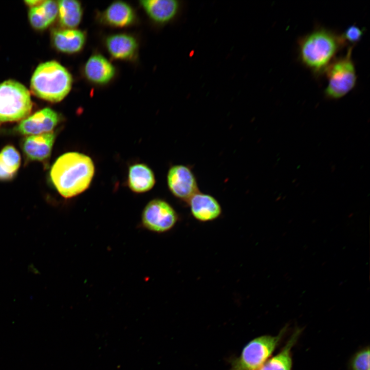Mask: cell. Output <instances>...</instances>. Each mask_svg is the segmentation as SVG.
Masks as SVG:
<instances>
[{"label":"cell","instance_id":"d4e9b609","mask_svg":"<svg viewBox=\"0 0 370 370\" xmlns=\"http://www.w3.org/2000/svg\"><path fill=\"white\" fill-rule=\"evenodd\" d=\"M44 1H40V0H33V1H25V2L30 6H32V7L36 6L38 5H40Z\"/></svg>","mask_w":370,"mask_h":370},{"label":"cell","instance_id":"5bb4252c","mask_svg":"<svg viewBox=\"0 0 370 370\" xmlns=\"http://www.w3.org/2000/svg\"><path fill=\"white\" fill-rule=\"evenodd\" d=\"M134 9L127 3L117 1L111 3L100 15L103 24L113 27L124 28L134 24L136 20Z\"/></svg>","mask_w":370,"mask_h":370},{"label":"cell","instance_id":"d6986e66","mask_svg":"<svg viewBox=\"0 0 370 370\" xmlns=\"http://www.w3.org/2000/svg\"><path fill=\"white\" fill-rule=\"evenodd\" d=\"M58 15V3L51 0L44 1L40 5L32 7L28 13L31 25L38 29L47 28Z\"/></svg>","mask_w":370,"mask_h":370},{"label":"cell","instance_id":"277c9868","mask_svg":"<svg viewBox=\"0 0 370 370\" xmlns=\"http://www.w3.org/2000/svg\"><path fill=\"white\" fill-rule=\"evenodd\" d=\"M288 329L282 328L276 336L263 335L250 341L238 357L230 360V370H256L272 355Z\"/></svg>","mask_w":370,"mask_h":370},{"label":"cell","instance_id":"9a60e30c","mask_svg":"<svg viewBox=\"0 0 370 370\" xmlns=\"http://www.w3.org/2000/svg\"><path fill=\"white\" fill-rule=\"evenodd\" d=\"M52 40L54 46L60 51L75 53L83 48L86 35L79 29L65 28L54 30L52 33Z\"/></svg>","mask_w":370,"mask_h":370},{"label":"cell","instance_id":"44dd1931","mask_svg":"<svg viewBox=\"0 0 370 370\" xmlns=\"http://www.w3.org/2000/svg\"><path fill=\"white\" fill-rule=\"evenodd\" d=\"M21 164L20 153L12 145L5 146L0 152V166L7 173L14 175Z\"/></svg>","mask_w":370,"mask_h":370},{"label":"cell","instance_id":"2e32d148","mask_svg":"<svg viewBox=\"0 0 370 370\" xmlns=\"http://www.w3.org/2000/svg\"><path fill=\"white\" fill-rule=\"evenodd\" d=\"M55 137L51 132L28 136L23 143V150L30 160H44L50 155Z\"/></svg>","mask_w":370,"mask_h":370},{"label":"cell","instance_id":"3957f363","mask_svg":"<svg viewBox=\"0 0 370 370\" xmlns=\"http://www.w3.org/2000/svg\"><path fill=\"white\" fill-rule=\"evenodd\" d=\"M72 84L70 72L59 62L50 61L36 68L31 79L30 88L38 97L58 102L69 94Z\"/></svg>","mask_w":370,"mask_h":370},{"label":"cell","instance_id":"8fae6325","mask_svg":"<svg viewBox=\"0 0 370 370\" xmlns=\"http://www.w3.org/2000/svg\"><path fill=\"white\" fill-rule=\"evenodd\" d=\"M83 73L89 82L97 85H105L114 77V66L100 53L92 54L83 67Z\"/></svg>","mask_w":370,"mask_h":370},{"label":"cell","instance_id":"ba28073f","mask_svg":"<svg viewBox=\"0 0 370 370\" xmlns=\"http://www.w3.org/2000/svg\"><path fill=\"white\" fill-rule=\"evenodd\" d=\"M166 181L171 194L187 203L199 191L196 176L192 169L187 165H172L168 172Z\"/></svg>","mask_w":370,"mask_h":370},{"label":"cell","instance_id":"9c48e42d","mask_svg":"<svg viewBox=\"0 0 370 370\" xmlns=\"http://www.w3.org/2000/svg\"><path fill=\"white\" fill-rule=\"evenodd\" d=\"M59 121L58 114L50 108H45L23 120L15 131L25 135L49 133Z\"/></svg>","mask_w":370,"mask_h":370},{"label":"cell","instance_id":"603a6c76","mask_svg":"<svg viewBox=\"0 0 370 370\" xmlns=\"http://www.w3.org/2000/svg\"><path fill=\"white\" fill-rule=\"evenodd\" d=\"M363 32V29L353 25L349 26L342 34V36L346 44L349 42L353 45H355L356 43L360 41Z\"/></svg>","mask_w":370,"mask_h":370},{"label":"cell","instance_id":"7c38bea8","mask_svg":"<svg viewBox=\"0 0 370 370\" xmlns=\"http://www.w3.org/2000/svg\"><path fill=\"white\" fill-rule=\"evenodd\" d=\"M106 48L115 59L131 60L138 53V43L132 35L119 33L108 36L105 40Z\"/></svg>","mask_w":370,"mask_h":370},{"label":"cell","instance_id":"ac0fdd59","mask_svg":"<svg viewBox=\"0 0 370 370\" xmlns=\"http://www.w3.org/2000/svg\"><path fill=\"white\" fill-rule=\"evenodd\" d=\"M156 182L153 171L144 164L131 165L128 170V185L136 193H143L151 190Z\"/></svg>","mask_w":370,"mask_h":370},{"label":"cell","instance_id":"ffe728a7","mask_svg":"<svg viewBox=\"0 0 370 370\" xmlns=\"http://www.w3.org/2000/svg\"><path fill=\"white\" fill-rule=\"evenodd\" d=\"M57 3L61 25L65 28L77 27L81 23L83 16L81 3L76 0H61Z\"/></svg>","mask_w":370,"mask_h":370},{"label":"cell","instance_id":"7a4b0ae2","mask_svg":"<svg viewBox=\"0 0 370 370\" xmlns=\"http://www.w3.org/2000/svg\"><path fill=\"white\" fill-rule=\"evenodd\" d=\"M346 44L342 34L324 28H317L299 40V57L305 67L320 75L325 73Z\"/></svg>","mask_w":370,"mask_h":370},{"label":"cell","instance_id":"52a82bcc","mask_svg":"<svg viewBox=\"0 0 370 370\" xmlns=\"http://www.w3.org/2000/svg\"><path fill=\"white\" fill-rule=\"evenodd\" d=\"M179 215L166 201L156 198L146 205L142 213L143 227L151 231L161 233L171 230L177 224Z\"/></svg>","mask_w":370,"mask_h":370},{"label":"cell","instance_id":"30bf717a","mask_svg":"<svg viewBox=\"0 0 370 370\" xmlns=\"http://www.w3.org/2000/svg\"><path fill=\"white\" fill-rule=\"evenodd\" d=\"M187 204L193 217L199 221H212L221 214L219 202L209 194L199 191L190 198Z\"/></svg>","mask_w":370,"mask_h":370},{"label":"cell","instance_id":"4fadbf2b","mask_svg":"<svg viewBox=\"0 0 370 370\" xmlns=\"http://www.w3.org/2000/svg\"><path fill=\"white\" fill-rule=\"evenodd\" d=\"M139 4L149 18L160 25L173 21L180 9V2L175 0L140 1Z\"/></svg>","mask_w":370,"mask_h":370},{"label":"cell","instance_id":"6da1fadb","mask_svg":"<svg viewBox=\"0 0 370 370\" xmlns=\"http://www.w3.org/2000/svg\"><path fill=\"white\" fill-rule=\"evenodd\" d=\"M94 173V164L89 157L80 153L68 152L55 161L50 177L59 193L65 198H71L88 188Z\"/></svg>","mask_w":370,"mask_h":370},{"label":"cell","instance_id":"7402d4cb","mask_svg":"<svg viewBox=\"0 0 370 370\" xmlns=\"http://www.w3.org/2000/svg\"><path fill=\"white\" fill-rule=\"evenodd\" d=\"M349 370H369V347H365L355 353L349 362Z\"/></svg>","mask_w":370,"mask_h":370},{"label":"cell","instance_id":"e0dca14e","mask_svg":"<svg viewBox=\"0 0 370 370\" xmlns=\"http://www.w3.org/2000/svg\"><path fill=\"white\" fill-rule=\"evenodd\" d=\"M302 331L303 329L296 328L281 350L276 355L269 358L256 370H292L291 350Z\"/></svg>","mask_w":370,"mask_h":370},{"label":"cell","instance_id":"5b68a950","mask_svg":"<svg viewBox=\"0 0 370 370\" xmlns=\"http://www.w3.org/2000/svg\"><path fill=\"white\" fill-rule=\"evenodd\" d=\"M32 107L30 93L24 85L13 80L0 84V122L23 119Z\"/></svg>","mask_w":370,"mask_h":370},{"label":"cell","instance_id":"cb8c5ba5","mask_svg":"<svg viewBox=\"0 0 370 370\" xmlns=\"http://www.w3.org/2000/svg\"><path fill=\"white\" fill-rule=\"evenodd\" d=\"M13 176V175L7 173L0 166V180H10L12 179Z\"/></svg>","mask_w":370,"mask_h":370},{"label":"cell","instance_id":"8992f818","mask_svg":"<svg viewBox=\"0 0 370 370\" xmlns=\"http://www.w3.org/2000/svg\"><path fill=\"white\" fill-rule=\"evenodd\" d=\"M353 45L348 47L346 54L335 59L325 71L327 84L325 96L338 99L347 95L355 86L357 75L351 55Z\"/></svg>","mask_w":370,"mask_h":370}]
</instances>
